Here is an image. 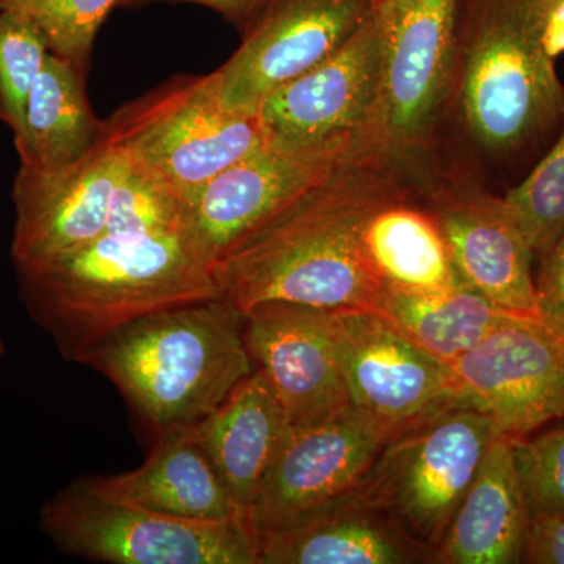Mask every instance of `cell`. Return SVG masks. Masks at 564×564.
<instances>
[{
  "mask_svg": "<svg viewBox=\"0 0 564 564\" xmlns=\"http://www.w3.org/2000/svg\"><path fill=\"white\" fill-rule=\"evenodd\" d=\"M118 0H0V11L24 14L39 25L51 52L85 73L99 28Z\"/></svg>",
  "mask_w": 564,
  "mask_h": 564,
  "instance_id": "cell-28",
  "label": "cell"
},
{
  "mask_svg": "<svg viewBox=\"0 0 564 564\" xmlns=\"http://www.w3.org/2000/svg\"><path fill=\"white\" fill-rule=\"evenodd\" d=\"M21 299L63 358L84 364L144 315L221 299L212 267L184 232L102 234L79 250L17 263Z\"/></svg>",
  "mask_w": 564,
  "mask_h": 564,
  "instance_id": "cell-2",
  "label": "cell"
},
{
  "mask_svg": "<svg viewBox=\"0 0 564 564\" xmlns=\"http://www.w3.org/2000/svg\"><path fill=\"white\" fill-rule=\"evenodd\" d=\"M464 284L507 313L543 321L534 254L503 196L458 174L421 182ZM544 322V321H543Z\"/></svg>",
  "mask_w": 564,
  "mask_h": 564,
  "instance_id": "cell-13",
  "label": "cell"
},
{
  "mask_svg": "<svg viewBox=\"0 0 564 564\" xmlns=\"http://www.w3.org/2000/svg\"><path fill=\"white\" fill-rule=\"evenodd\" d=\"M503 198L536 259L564 229V124L540 161Z\"/></svg>",
  "mask_w": 564,
  "mask_h": 564,
  "instance_id": "cell-26",
  "label": "cell"
},
{
  "mask_svg": "<svg viewBox=\"0 0 564 564\" xmlns=\"http://www.w3.org/2000/svg\"><path fill=\"white\" fill-rule=\"evenodd\" d=\"M406 170L367 148L285 203L212 267L221 299L243 314L265 302L373 311L384 289L361 232L378 207L414 191Z\"/></svg>",
  "mask_w": 564,
  "mask_h": 564,
  "instance_id": "cell-1",
  "label": "cell"
},
{
  "mask_svg": "<svg viewBox=\"0 0 564 564\" xmlns=\"http://www.w3.org/2000/svg\"><path fill=\"white\" fill-rule=\"evenodd\" d=\"M50 44L39 25L13 11H0V120L21 131L25 107Z\"/></svg>",
  "mask_w": 564,
  "mask_h": 564,
  "instance_id": "cell-27",
  "label": "cell"
},
{
  "mask_svg": "<svg viewBox=\"0 0 564 564\" xmlns=\"http://www.w3.org/2000/svg\"><path fill=\"white\" fill-rule=\"evenodd\" d=\"M184 214L185 203L176 188L129 155L128 165L111 192L106 232L132 236L180 232L184 229Z\"/></svg>",
  "mask_w": 564,
  "mask_h": 564,
  "instance_id": "cell-25",
  "label": "cell"
},
{
  "mask_svg": "<svg viewBox=\"0 0 564 564\" xmlns=\"http://www.w3.org/2000/svg\"><path fill=\"white\" fill-rule=\"evenodd\" d=\"M258 541L261 564L436 563L434 549L355 492Z\"/></svg>",
  "mask_w": 564,
  "mask_h": 564,
  "instance_id": "cell-18",
  "label": "cell"
},
{
  "mask_svg": "<svg viewBox=\"0 0 564 564\" xmlns=\"http://www.w3.org/2000/svg\"><path fill=\"white\" fill-rule=\"evenodd\" d=\"M102 132L169 181L184 203L267 143L258 113L223 102L217 73L176 79L141 96L104 122Z\"/></svg>",
  "mask_w": 564,
  "mask_h": 564,
  "instance_id": "cell-6",
  "label": "cell"
},
{
  "mask_svg": "<svg viewBox=\"0 0 564 564\" xmlns=\"http://www.w3.org/2000/svg\"><path fill=\"white\" fill-rule=\"evenodd\" d=\"M102 126L85 95L84 73L50 52L14 135L21 166L51 172L80 161L101 139Z\"/></svg>",
  "mask_w": 564,
  "mask_h": 564,
  "instance_id": "cell-23",
  "label": "cell"
},
{
  "mask_svg": "<svg viewBox=\"0 0 564 564\" xmlns=\"http://www.w3.org/2000/svg\"><path fill=\"white\" fill-rule=\"evenodd\" d=\"M499 426L489 415L452 403L393 437L355 494L391 514L436 551L477 477Z\"/></svg>",
  "mask_w": 564,
  "mask_h": 564,
  "instance_id": "cell-5",
  "label": "cell"
},
{
  "mask_svg": "<svg viewBox=\"0 0 564 564\" xmlns=\"http://www.w3.org/2000/svg\"><path fill=\"white\" fill-rule=\"evenodd\" d=\"M522 563L564 564V516L532 518Z\"/></svg>",
  "mask_w": 564,
  "mask_h": 564,
  "instance_id": "cell-31",
  "label": "cell"
},
{
  "mask_svg": "<svg viewBox=\"0 0 564 564\" xmlns=\"http://www.w3.org/2000/svg\"><path fill=\"white\" fill-rule=\"evenodd\" d=\"M375 6V0H270L242 46L215 70L223 102L258 113L267 96L339 51Z\"/></svg>",
  "mask_w": 564,
  "mask_h": 564,
  "instance_id": "cell-15",
  "label": "cell"
},
{
  "mask_svg": "<svg viewBox=\"0 0 564 564\" xmlns=\"http://www.w3.org/2000/svg\"><path fill=\"white\" fill-rule=\"evenodd\" d=\"M128 161L124 148L102 132L98 143L68 166L51 172L21 166L13 185L14 265L79 250L101 237L111 192Z\"/></svg>",
  "mask_w": 564,
  "mask_h": 564,
  "instance_id": "cell-16",
  "label": "cell"
},
{
  "mask_svg": "<svg viewBox=\"0 0 564 564\" xmlns=\"http://www.w3.org/2000/svg\"><path fill=\"white\" fill-rule=\"evenodd\" d=\"M370 313L380 315L411 344L447 367L494 329L524 318L500 310L464 282L436 293L384 291Z\"/></svg>",
  "mask_w": 564,
  "mask_h": 564,
  "instance_id": "cell-24",
  "label": "cell"
},
{
  "mask_svg": "<svg viewBox=\"0 0 564 564\" xmlns=\"http://www.w3.org/2000/svg\"><path fill=\"white\" fill-rule=\"evenodd\" d=\"M245 344L276 392L292 429L350 410L332 329V311L265 302L245 314Z\"/></svg>",
  "mask_w": 564,
  "mask_h": 564,
  "instance_id": "cell-17",
  "label": "cell"
},
{
  "mask_svg": "<svg viewBox=\"0 0 564 564\" xmlns=\"http://www.w3.org/2000/svg\"><path fill=\"white\" fill-rule=\"evenodd\" d=\"M155 437L147 462L131 473L85 478L93 491L113 502L193 521L248 518L192 436L191 426Z\"/></svg>",
  "mask_w": 564,
  "mask_h": 564,
  "instance_id": "cell-20",
  "label": "cell"
},
{
  "mask_svg": "<svg viewBox=\"0 0 564 564\" xmlns=\"http://www.w3.org/2000/svg\"><path fill=\"white\" fill-rule=\"evenodd\" d=\"M462 0L377 2L383 24L380 99L372 143L413 169L429 150L455 87Z\"/></svg>",
  "mask_w": 564,
  "mask_h": 564,
  "instance_id": "cell-8",
  "label": "cell"
},
{
  "mask_svg": "<svg viewBox=\"0 0 564 564\" xmlns=\"http://www.w3.org/2000/svg\"><path fill=\"white\" fill-rule=\"evenodd\" d=\"M43 532L66 554L113 564H261L248 518L193 521L113 502L77 480L41 508Z\"/></svg>",
  "mask_w": 564,
  "mask_h": 564,
  "instance_id": "cell-7",
  "label": "cell"
},
{
  "mask_svg": "<svg viewBox=\"0 0 564 564\" xmlns=\"http://www.w3.org/2000/svg\"><path fill=\"white\" fill-rule=\"evenodd\" d=\"M177 2L202 3V6L221 11L228 17H243L259 7L262 0H177Z\"/></svg>",
  "mask_w": 564,
  "mask_h": 564,
  "instance_id": "cell-33",
  "label": "cell"
},
{
  "mask_svg": "<svg viewBox=\"0 0 564 564\" xmlns=\"http://www.w3.org/2000/svg\"><path fill=\"white\" fill-rule=\"evenodd\" d=\"M389 443L352 408L304 429H292L263 477L248 521L259 536L280 532L359 488Z\"/></svg>",
  "mask_w": 564,
  "mask_h": 564,
  "instance_id": "cell-14",
  "label": "cell"
},
{
  "mask_svg": "<svg viewBox=\"0 0 564 564\" xmlns=\"http://www.w3.org/2000/svg\"><path fill=\"white\" fill-rule=\"evenodd\" d=\"M375 2H388V0H375Z\"/></svg>",
  "mask_w": 564,
  "mask_h": 564,
  "instance_id": "cell-35",
  "label": "cell"
},
{
  "mask_svg": "<svg viewBox=\"0 0 564 564\" xmlns=\"http://www.w3.org/2000/svg\"><path fill=\"white\" fill-rule=\"evenodd\" d=\"M448 372L455 403L489 415L507 436L564 419V339L543 321L499 326Z\"/></svg>",
  "mask_w": 564,
  "mask_h": 564,
  "instance_id": "cell-10",
  "label": "cell"
},
{
  "mask_svg": "<svg viewBox=\"0 0 564 564\" xmlns=\"http://www.w3.org/2000/svg\"><path fill=\"white\" fill-rule=\"evenodd\" d=\"M372 141L343 140L307 148L267 141L212 177L185 203L184 236L207 265L256 225L325 180Z\"/></svg>",
  "mask_w": 564,
  "mask_h": 564,
  "instance_id": "cell-9",
  "label": "cell"
},
{
  "mask_svg": "<svg viewBox=\"0 0 564 564\" xmlns=\"http://www.w3.org/2000/svg\"><path fill=\"white\" fill-rule=\"evenodd\" d=\"M291 430L276 392L258 369L217 410L191 426L192 436L247 516Z\"/></svg>",
  "mask_w": 564,
  "mask_h": 564,
  "instance_id": "cell-19",
  "label": "cell"
},
{
  "mask_svg": "<svg viewBox=\"0 0 564 564\" xmlns=\"http://www.w3.org/2000/svg\"><path fill=\"white\" fill-rule=\"evenodd\" d=\"M530 516L514 466L513 437H497L436 549V564H519Z\"/></svg>",
  "mask_w": 564,
  "mask_h": 564,
  "instance_id": "cell-21",
  "label": "cell"
},
{
  "mask_svg": "<svg viewBox=\"0 0 564 564\" xmlns=\"http://www.w3.org/2000/svg\"><path fill=\"white\" fill-rule=\"evenodd\" d=\"M534 270L538 302L543 321L564 339V229L554 243L536 258Z\"/></svg>",
  "mask_w": 564,
  "mask_h": 564,
  "instance_id": "cell-30",
  "label": "cell"
},
{
  "mask_svg": "<svg viewBox=\"0 0 564 564\" xmlns=\"http://www.w3.org/2000/svg\"><path fill=\"white\" fill-rule=\"evenodd\" d=\"M6 355V344H3L2 337H0V358Z\"/></svg>",
  "mask_w": 564,
  "mask_h": 564,
  "instance_id": "cell-34",
  "label": "cell"
},
{
  "mask_svg": "<svg viewBox=\"0 0 564 564\" xmlns=\"http://www.w3.org/2000/svg\"><path fill=\"white\" fill-rule=\"evenodd\" d=\"M243 328L245 314L226 300L182 304L122 326L84 364L158 436L195 425L254 372Z\"/></svg>",
  "mask_w": 564,
  "mask_h": 564,
  "instance_id": "cell-4",
  "label": "cell"
},
{
  "mask_svg": "<svg viewBox=\"0 0 564 564\" xmlns=\"http://www.w3.org/2000/svg\"><path fill=\"white\" fill-rule=\"evenodd\" d=\"M381 62L383 24L375 6L369 20L332 57L263 99L258 117L267 141L284 148L372 141Z\"/></svg>",
  "mask_w": 564,
  "mask_h": 564,
  "instance_id": "cell-12",
  "label": "cell"
},
{
  "mask_svg": "<svg viewBox=\"0 0 564 564\" xmlns=\"http://www.w3.org/2000/svg\"><path fill=\"white\" fill-rule=\"evenodd\" d=\"M545 51L551 57L564 52V0H530Z\"/></svg>",
  "mask_w": 564,
  "mask_h": 564,
  "instance_id": "cell-32",
  "label": "cell"
},
{
  "mask_svg": "<svg viewBox=\"0 0 564 564\" xmlns=\"http://www.w3.org/2000/svg\"><path fill=\"white\" fill-rule=\"evenodd\" d=\"M513 456L530 516H564V422L513 437Z\"/></svg>",
  "mask_w": 564,
  "mask_h": 564,
  "instance_id": "cell-29",
  "label": "cell"
},
{
  "mask_svg": "<svg viewBox=\"0 0 564 564\" xmlns=\"http://www.w3.org/2000/svg\"><path fill=\"white\" fill-rule=\"evenodd\" d=\"M337 361L356 413L389 441L455 403L451 372L370 311H332Z\"/></svg>",
  "mask_w": 564,
  "mask_h": 564,
  "instance_id": "cell-11",
  "label": "cell"
},
{
  "mask_svg": "<svg viewBox=\"0 0 564 564\" xmlns=\"http://www.w3.org/2000/svg\"><path fill=\"white\" fill-rule=\"evenodd\" d=\"M414 192V191H413ZM399 196L364 225V261L384 291L436 293L463 284L443 229L432 212Z\"/></svg>",
  "mask_w": 564,
  "mask_h": 564,
  "instance_id": "cell-22",
  "label": "cell"
},
{
  "mask_svg": "<svg viewBox=\"0 0 564 564\" xmlns=\"http://www.w3.org/2000/svg\"><path fill=\"white\" fill-rule=\"evenodd\" d=\"M454 95L467 135L492 161L530 172L554 143L564 85L530 0H469L466 18L459 10Z\"/></svg>",
  "mask_w": 564,
  "mask_h": 564,
  "instance_id": "cell-3",
  "label": "cell"
}]
</instances>
